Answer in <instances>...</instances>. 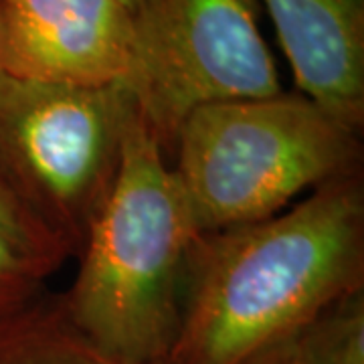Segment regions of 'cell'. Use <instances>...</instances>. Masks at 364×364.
<instances>
[{"instance_id": "cell-10", "label": "cell", "mask_w": 364, "mask_h": 364, "mask_svg": "<svg viewBox=\"0 0 364 364\" xmlns=\"http://www.w3.org/2000/svg\"><path fill=\"white\" fill-rule=\"evenodd\" d=\"M0 233L35 257L57 267L65 259L69 247L47 227V223L28 207L9 174L0 166Z\"/></svg>"}, {"instance_id": "cell-5", "label": "cell", "mask_w": 364, "mask_h": 364, "mask_svg": "<svg viewBox=\"0 0 364 364\" xmlns=\"http://www.w3.org/2000/svg\"><path fill=\"white\" fill-rule=\"evenodd\" d=\"M257 13V0L134 2L124 90L164 152L198 107L282 91Z\"/></svg>"}, {"instance_id": "cell-11", "label": "cell", "mask_w": 364, "mask_h": 364, "mask_svg": "<svg viewBox=\"0 0 364 364\" xmlns=\"http://www.w3.org/2000/svg\"><path fill=\"white\" fill-rule=\"evenodd\" d=\"M53 269L51 263L0 233V324L37 301L41 286Z\"/></svg>"}, {"instance_id": "cell-7", "label": "cell", "mask_w": 364, "mask_h": 364, "mask_svg": "<svg viewBox=\"0 0 364 364\" xmlns=\"http://www.w3.org/2000/svg\"><path fill=\"white\" fill-rule=\"evenodd\" d=\"M299 93L363 130L364 0H257Z\"/></svg>"}, {"instance_id": "cell-13", "label": "cell", "mask_w": 364, "mask_h": 364, "mask_svg": "<svg viewBox=\"0 0 364 364\" xmlns=\"http://www.w3.org/2000/svg\"><path fill=\"white\" fill-rule=\"evenodd\" d=\"M122 2H124V4H128V6H130V11H132V6H134V2H136V0H122Z\"/></svg>"}, {"instance_id": "cell-2", "label": "cell", "mask_w": 364, "mask_h": 364, "mask_svg": "<svg viewBox=\"0 0 364 364\" xmlns=\"http://www.w3.org/2000/svg\"><path fill=\"white\" fill-rule=\"evenodd\" d=\"M200 237L164 148L136 107L114 184L81 243L63 306L69 326L109 363H166Z\"/></svg>"}, {"instance_id": "cell-8", "label": "cell", "mask_w": 364, "mask_h": 364, "mask_svg": "<svg viewBox=\"0 0 364 364\" xmlns=\"http://www.w3.org/2000/svg\"><path fill=\"white\" fill-rule=\"evenodd\" d=\"M247 364H364V296L340 299Z\"/></svg>"}, {"instance_id": "cell-12", "label": "cell", "mask_w": 364, "mask_h": 364, "mask_svg": "<svg viewBox=\"0 0 364 364\" xmlns=\"http://www.w3.org/2000/svg\"><path fill=\"white\" fill-rule=\"evenodd\" d=\"M2 47H4V6L0 0V73H4L2 71Z\"/></svg>"}, {"instance_id": "cell-3", "label": "cell", "mask_w": 364, "mask_h": 364, "mask_svg": "<svg viewBox=\"0 0 364 364\" xmlns=\"http://www.w3.org/2000/svg\"><path fill=\"white\" fill-rule=\"evenodd\" d=\"M360 130L301 93L198 107L174 136L172 170L200 233L282 213L358 168Z\"/></svg>"}, {"instance_id": "cell-4", "label": "cell", "mask_w": 364, "mask_h": 364, "mask_svg": "<svg viewBox=\"0 0 364 364\" xmlns=\"http://www.w3.org/2000/svg\"><path fill=\"white\" fill-rule=\"evenodd\" d=\"M136 104L122 85H67L0 73V166L69 251L116 178Z\"/></svg>"}, {"instance_id": "cell-6", "label": "cell", "mask_w": 364, "mask_h": 364, "mask_svg": "<svg viewBox=\"0 0 364 364\" xmlns=\"http://www.w3.org/2000/svg\"><path fill=\"white\" fill-rule=\"evenodd\" d=\"M2 71L11 77L122 85L132 65V11L122 0H2Z\"/></svg>"}, {"instance_id": "cell-1", "label": "cell", "mask_w": 364, "mask_h": 364, "mask_svg": "<svg viewBox=\"0 0 364 364\" xmlns=\"http://www.w3.org/2000/svg\"><path fill=\"white\" fill-rule=\"evenodd\" d=\"M363 282L364 191L352 172L287 213L200 237L166 363L247 364Z\"/></svg>"}, {"instance_id": "cell-9", "label": "cell", "mask_w": 364, "mask_h": 364, "mask_svg": "<svg viewBox=\"0 0 364 364\" xmlns=\"http://www.w3.org/2000/svg\"><path fill=\"white\" fill-rule=\"evenodd\" d=\"M0 364H114L79 338L63 310L31 308L0 324Z\"/></svg>"}]
</instances>
